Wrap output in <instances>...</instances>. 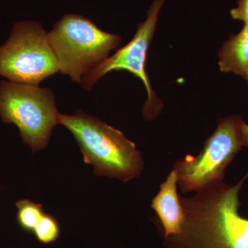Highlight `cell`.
<instances>
[{
    "mask_svg": "<svg viewBox=\"0 0 248 248\" xmlns=\"http://www.w3.org/2000/svg\"><path fill=\"white\" fill-rule=\"evenodd\" d=\"M232 17L248 24V0H238V6L231 11Z\"/></svg>",
    "mask_w": 248,
    "mask_h": 248,
    "instance_id": "cell-12",
    "label": "cell"
},
{
    "mask_svg": "<svg viewBox=\"0 0 248 248\" xmlns=\"http://www.w3.org/2000/svg\"><path fill=\"white\" fill-rule=\"evenodd\" d=\"M247 124L238 115L220 119L216 130L197 156L187 155L173 165L184 193L200 192L223 182L225 170L244 146Z\"/></svg>",
    "mask_w": 248,
    "mask_h": 248,
    "instance_id": "cell-4",
    "label": "cell"
},
{
    "mask_svg": "<svg viewBox=\"0 0 248 248\" xmlns=\"http://www.w3.org/2000/svg\"><path fill=\"white\" fill-rule=\"evenodd\" d=\"M35 237L42 244L54 242L60 235V226L56 218L45 214L33 231Z\"/></svg>",
    "mask_w": 248,
    "mask_h": 248,
    "instance_id": "cell-11",
    "label": "cell"
},
{
    "mask_svg": "<svg viewBox=\"0 0 248 248\" xmlns=\"http://www.w3.org/2000/svg\"><path fill=\"white\" fill-rule=\"evenodd\" d=\"M58 72V62L42 24L34 21L16 22L7 41L0 46V76L38 86Z\"/></svg>",
    "mask_w": 248,
    "mask_h": 248,
    "instance_id": "cell-6",
    "label": "cell"
},
{
    "mask_svg": "<svg viewBox=\"0 0 248 248\" xmlns=\"http://www.w3.org/2000/svg\"><path fill=\"white\" fill-rule=\"evenodd\" d=\"M177 173L172 170L152 201L151 208L156 212L162 225L164 238L179 234L185 221V215L177 193Z\"/></svg>",
    "mask_w": 248,
    "mask_h": 248,
    "instance_id": "cell-8",
    "label": "cell"
},
{
    "mask_svg": "<svg viewBox=\"0 0 248 248\" xmlns=\"http://www.w3.org/2000/svg\"><path fill=\"white\" fill-rule=\"evenodd\" d=\"M48 45L60 66V73L81 83L83 77L109 58L122 37L101 30L78 15L67 14L47 32Z\"/></svg>",
    "mask_w": 248,
    "mask_h": 248,
    "instance_id": "cell-3",
    "label": "cell"
},
{
    "mask_svg": "<svg viewBox=\"0 0 248 248\" xmlns=\"http://www.w3.org/2000/svg\"><path fill=\"white\" fill-rule=\"evenodd\" d=\"M59 113L51 89L9 80L0 82V117L19 128L32 153L47 146Z\"/></svg>",
    "mask_w": 248,
    "mask_h": 248,
    "instance_id": "cell-5",
    "label": "cell"
},
{
    "mask_svg": "<svg viewBox=\"0 0 248 248\" xmlns=\"http://www.w3.org/2000/svg\"><path fill=\"white\" fill-rule=\"evenodd\" d=\"M247 135H248V124L247 125Z\"/></svg>",
    "mask_w": 248,
    "mask_h": 248,
    "instance_id": "cell-13",
    "label": "cell"
},
{
    "mask_svg": "<svg viewBox=\"0 0 248 248\" xmlns=\"http://www.w3.org/2000/svg\"><path fill=\"white\" fill-rule=\"evenodd\" d=\"M165 1L166 0H155L148 11L147 19L139 24L133 40L117 50L112 56L99 63L81 79L83 88L86 91H90L98 80L110 72H130L141 80L148 93V99L143 107V115L146 120L155 118L159 115L163 107L162 102L152 89L145 66L148 48L156 29L158 16Z\"/></svg>",
    "mask_w": 248,
    "mask_h": 248,
    "instance_id": "cell-7",
    "label": "cell"
},
{
    "mask_svg": "<svg viewBox=\"0 0 248 248\" xmlns=\"http://www.w3.org/2000/svg\"><path fill=\"white\" fill-rule=\"evenodd\" d=\"M58 124L73 134L84 162L93 165L99 177L127 182L141 175L144 167L141 152L120 130L81 110L74 115L59 113Z\"/></svg>",
    "mask_w": 248,
    "mask_h": 248,
    "instance_id": "cell-2",
    "label": "cell"
},
{
    "mask_svg": "<svg viewBox=\"0 0 248 248\" xmlns=\"http://www.w3.org/2000/svg\"><path fill=\"white\" fill-rule=\"evenodd\" d=\"M16 205L19 226L28 232H33L37 223L45 214L42 205L30 200H23L17 202Z\"/></svg>",
    "mask_w": 248,
    "mask_h": 248,
    "instance_id": "cell-10",
    "label": "cell"
},
{
    "mask_svg": "<svg viewBox=\"0 0 248 248\" xmlns=\"http://www.w3.org/2000/svg\"><path fill=\"white\" fill-rule=\"evenodd\" d=\"M218 66L223 73H233L248 79V24L237 35H231L218 53Z\"/></svg>",
    "mask_w": 248,
    "mask_h": 248,
    "instance_id": "cell-9",
    "label": "cell"
},
{
    "mask_svg": "<svg viewBox=\"0 0 248 248\" xmlns=\"http://www.w3.org/2000/svg\"><path fill=\"white\" fill-rule=\"evenodd\" d=\"M248 172L236 185L223 182L179 197L185 221L179 234L165 238L170 248H248V218L239 215V192Z\"/></svg>",
    "mask_w": 248,
    "mask_h": 248,
    "instance_id": "cell-1",
    "label": "cell"
}]
</instances>
